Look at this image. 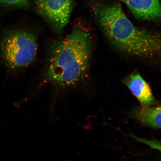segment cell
I'll use <instances>...</instances> for the list:
<instances>
[{
	"label": "cell",
	"mask_w": 161,
	"mask_h": 161,
	"mask_svg": "<svg viewBox=\"0 0 161 161\" xmlns=\"http://www.w3.org/2000/svg\"><path fill=\"white\" fill-rule=\"evenodd\" d=\"M90 33L76 27L50 48L47 64L35 92L47 84L53 86V101L70 88L83 81L89 71L92 42Z\"/></svg>",
	"instance_id": "cell-1"
},
{
	"label": "cell",
	"mask_w": 161,
	"mask_h": 161,
	"mask_svg": "<svg viewBox=\"0 0 161 161\" xmlns=\"http://www.w3.org/2000/svg\"><path fill=\"white\" fill-rule=\"evenodd\" d=\"M90 5L100 27L110 43L128 55L153 59L161 56V34L139 29L117 3L90 0Z\"/></svg>",
	"instance_id": "cell-2"
},
{
	"label": "cell",
	"mask_w": 161,
	"mask_h": 161,
	"mask_svg": "<svg viewBox=\"0 0 161 161\" xmlns=\"http://www.w3.org/2000/svg\"><path fill=\"white\" fill-rule=\"evenodd\" d=\"M37 49L35 34L29 30H8L0 41L2 59L12 70L19 69L31 64L35 59Z\"/></svg>",
	"instance_id": "cell-3"
},
{
	"label": "cell",
	"mask_w": 161,
	"mask_h": 161,
	"mask_svg": "<svg viewBox=\"0 0 161 161\" xmlns=\"http://www.w3.org/2000/svg\"><path fill=\"white\" fill-rule=\"evenodd\" d=\"M36 12L60 33L69 23L73 9V0H36Z\"/></svg>",
	"instance_id": "cell-4"
},
{
	"label": "cell",
	"mask_w": 161,
	"mask_h": 161,
	"mask_svg": "<svg viewBox=\"0 0 161 161\" xmlns=\"http://www.w3.org/2000/svg\"><path fill=\"white\" fill-rule=\"evenodd\" d=\"M122 82L137 99L141 106L158 105V102L154 97L150 86L137 72H133L126 76Z\"/></svg>",
	"instance_id": "cell-5"
},
{
	"label": "cell",
	"mask_w": 161,
	"mask_h": 161,
	"mask_svg": "<svg viewBox=\"0 0 161 161\" xmlns=\"http://www.w3.org/2000/svg\"><path fill=\"white\" fill-rule=\"evenodd\" d=\"M136 19L161 24L159 0H122Z\"/></svg>",
	"instance_id": "cell-6"
},
{
	"label": "cell",
	"mask_w": 161,
	"mask_h": 161,
	"mask_svg": "<svg viewBox=\"0 0 161 161\" xmlns=\"http://www.w3.org/2000/svg\"><path fill=\"white\" fill-rule=\"evenodd\" d=\"M130 116L142 125L161 130V104L150 107L137 106Z\"/></svg>",
	"instance_id": "cell-7"
},
{
	"label": "cell",
	"mask_w": 161,
	"mask_h": 161,
	"mask_svg": "<svg viewBox=\"0 0 161 161\" xmlns=\"http://www.w3.org/2000/svg\"><path fill=\"white\" fill-rule=\"evenodd\" d=\"M137 142L142 143L150 146L153 149L158 150L161 152V143L155 140H147L144 138L138 137L132 134L128 136Z\"/></svg>",
	"instance_id": "cell-8"
},
{
	"label": "cell",
	"mask_w": 161,
	"mask_h": 161,
	"mask_svg": "<svg viewBox=\"0 0 161 161\" xmlns=\"http://www.w3.org/2000/svg\"><path fill=\"white\" fill-rule=\"evenodd\" d=\"M0 3L8 6L27 8L30 5V0H0Z\"/></svg>",
	"instance_id": "cell-9"
}]
</instances>
